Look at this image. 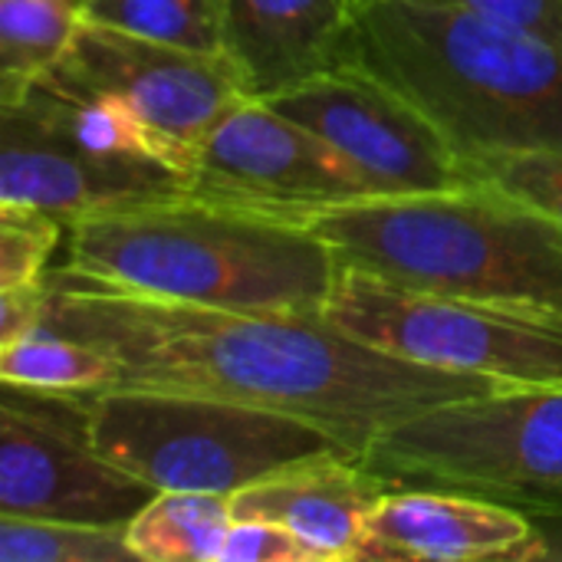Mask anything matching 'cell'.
Returning a JSON list of instances; mask_svg holds the SVG:
<instances>
[{"mask_svg": "<svg viewBox=\"0 0 562 562\" xmlns=\"http://www.w3.org/2000/svg\"><path fill=\"white\" fill-rule=\"evenodd\" d=\"M43 333L115 359V389L191 392L283 412L323 428L362 461L389 428L501 389L375 349L326 316L175 303L72 263L46 270Z\"/></svg>", "mask_w": 562, "mask_h": 562, "instance_id": "obj_1", "label": "cell"}, {"mask_svg": "<svg viewBox=\"0 0 562 562\" xmlns=\"http://www.w3.org/2000/svg\"><path fill=\"white\" fill-rule=\"evenodd\" d=\"M339 66L412 102L461 155L562 148V46L458 0L356 7Z\"/></svg>", "mask_w": 562, "mask_h": 562, "instance_id": "obj_2", "label": "cell"}, {"mask_svg": "<svg viewBox=\"0 0 562 562\" xmlns=\"http://www.w3.org/2000/svg\"><path fill=\"white\" fill-rule=\"evenodd\" d=\"M66 234L72 267L211 310L323 316L342 270L313 231L198 194L79 217Z\"/></svg>", "mask_w": 562, "mask_h": 562, "instance_id": "obj_3", "label": "cell"}, {"mask_svg": "<svg viewBox=\"0 0 562 562\" xmlns=\"http://www.w3.org/2000/svg\"><path fill=\"white\" fill-rule=\"evenodd\" d=\"M270 217L313 231L339 263L402 286L562 313V224L484 184Z\"/></svg>", "mask_w": 562, "mask_h": 562, "instance_id": "obj_4", "label": "cell"}, {"mask_svg": "<svg viewBox=\"0 0 562 562\" xmlns=\"http://www.w3.org/2000/svg\"><path fill=\"white\" fill-rule=\"evenodd\" d=\"M79 398L92 448L155 491L234 497L310 458L349 454L303 418L227 398L158 389H102Z\"/></svg>", "mask_w": 562, "mask_h": 562, "instance_id": "obj_5", "label": "cell"}, {"mask_svg": "<svg viewBox=\"0 0 562 562\" xmlns=\"http://www.w3.org/2000/svg\"><path fill=\"white\" fill-rule=\"evenodd\" d=\"M366 464L395 487H445L530 517L562 514V389H494L389 428Z\"/></svg>", "mask_w": 562, "mask_h": 562, "instance_id": "obj_6", "label": "cell"}, {"mask_svg": "<svg viewBox=\"0 0 562 562\" xmlns=\"http://www.w3.org/2000/svg\"><path fill=\"white\" fill-rule=\"evenodd\" d=\"M323 316L392 356L501 389H562V313L431 293L346 267Z\"/></svg>", "mask_w": 562, "mask_h": 562, "instance_id": "obj_7", "label": "cell"}, {"mask_svg": "<svg viewBox=\"0 0 562 562\" xmlns=\"http://www.w3.org/2000/svg\"><path fill=\"white\" fill-rule=\"evenodd\" d=\"M43 79L69 92H95L122 102L158 138L168 165L184 178L207 132L237 102L254 99L227 53H194L89 20Z\"/></svg>", "mask_w": 562, "mask_h": 562, "instance_id": "obj_8", "label": "cell"}, {"mask_svg": "<svg viewBox=\"0 0 562 562\" xmlns=\"http://www.w3.org/2000/svg\"><path fill=\"white\" fill-rule=\"evenodd\" d=\"M155 494L92 448L79 395L3 385L0 514L128 527Z\"/></svg>", "mask_w": 562, "mask_h": 562, "instance_id": "obj_9", "label": "cell"}, {"mask_svg": "<svg viewBox=\"0 0 562 562\" xmlns=\"http://www.w3.org/2000/svg\"><path fill=\"white\" fill-rule=\"evenodd\" d=\"M267 102L323 138L359 178L366 198L468 184L451 142L412 102L359 69H326Z\"/></svg>", "mask_w": 562, "mask_h": 562, "instance_id": "obj_10", "label": "cell"}, {"mask_svg": "<svg viewBox=\"0 0 562 562\" xmlns=\"http://www.w3.org/2000/svg\"><path fill=\"white\" fill-rule=\"evenodd\" d=\"M188 191L260 214L366 198L346 161L263 99L237 102L201 142Z\"/></svg>", "mask_w": 562, "mask_h": 562, "instance_id": "obj_11", "label": "cell"}, {"mask_svg": "<svg viewBox=\"0 0 562 562\" xmlns=\"http://www.w3.org/2000/svg\"><path fill=\"white\" fill-rule=\"evenodd\" d=\"M0 204L40 207L63 224L171 201L188 178L151 158L99 155L26 105H0Z\"/></svg>", "mask_w": 562, "mask_h": 562, "instance_id": "obj_12", "label": "cell"}, {"mask_svg": "<svg viewBox=\"0 0 562 562\" xmlns=\"http://www.w3.org/2000/svg\"><path fill=\"white\" fill-rule=\"evenodd\" d=\"M533 517L487 497L445 487H395L366 517L356 560H517Z\"/></svg>", "mask_w": 562, "mask_h": 562, "instance_id": "obj_13", "label": "cell"}, {"mask_svg": "<svg viewBox=\"0 0 562 562\" xmlns=\"http://www.w3.org/2000/svg\"><path fill=\"white\" fill-rule=\"evenodd\" d=\"M395 484L352 454H323L283 468L231 497L234 520L280 524L319 562L356 560L366 517Z\"/></svg>", "mask_w": 562, "mask_h": 562, "instance_id": "obj_14", "label": "cell"}, {"mask_svg": "<svg viewBox=\"0 0 562 562\" xmlns=\"http://www.w3.org/2000/svg\"><path fill=\"white\" fill-rule=\"evenodd\" d=\"M356 0H224V53L254 99H273L336 69Z\"/></svg>", "mask_w": 562, "mask_h": 562, "instance_id": "obj_15", "label": "cell"}, {"mask_svg": "<svg viewBox=\"0 0 562 562\" xmlns=\"http://www.w3.org/2000/svg\"><path fill=\"white\" fill-rule=\"evenodd\" d=\"M231 524V497L158 491L132 517L128 547L142 562H221Z\"/></svg>", "mask_w": 562, "mask_h": 562, "instance_id": "obj_16", "label": "cell"}, {"mask_svg": "<svg viewBox=\"0 0 562 562\" xmlns=\"http://www.w3.org/2000/svg\"><path fill=\"white\" fill-rule=\"evenodd\" d=\"M86 0H0V105H16L72 46Z\"/></svg>", "mask_w": 562, "mask_h": 562, "instance_id": "obj_17", "label": "cell"}, {"mask_svg": "<svg viewBox=\"0 0 562 562\" xmlns=\"http://www.w3.org/2000/svg\"><path fill=\"white\" fill-rule=\"evenodd\" d=\"M0 382L30 392L82 395L115 389L119 366L86 342L40 329L20 342L0 346Z\"/></svg>", "mask_w": 562, "mask_h": 562, "instance_id": "obj_18", "label": "cell"}, {"mask_svg": "<svg viewBox=\"0 0 562 562\" xmlns=\"http://www.w3.org/2000/svg\"><path fill=\"white\" fill-rule=\"evenodd\" d=\"M86 20L194 53H224V0H86Z\"/></svg>", "mask_w": 562, "mask_h": 562, "instance_id": "obj_19", "label": "cell"}, {"mask_svg": "<svg viewBox=\"0 0 562 562\" xmlns=\"http://www.w3.org/2000/svg\"><path fill=\"white\" fill-rule=\"evenodd\" d=\"M128 527L0 514V562H135Z\"/></svg>", "mask_w": 562, "mask_h": 562, "instance_id": "obj_20", "label": "cell"}, {"mask_svg": "<svg viewBox=\"0 0 562 562\" xmlns=\"http://www.w3.org/2000/svg\"><path fill=\"white\" fill-rule=\"evenodd\" d=\"M468 184L494 188L562 224V148H510L461 155Z\"/></svg>", "mask_w": 562, "mask_h": 562, "instance_id": "obj_21", "label": "cell"}, {"mask_svg": "<svg viewBox=\"0 0 562 562\" xmlns=\"http://www.w3.org/2000/svg\"><path fill=\"white\" fill-rule=\"evenodd\" d=\"M63 221L40 207L0 204V290L46 280V260L59 240Z\"/></svg>", "mask_w": 562, "mask_h": 562, "instance_id": "obj_22", "label": "cell"}, {"mask_svg": "<svg viewBox=\"0 0 562 562\" xmlns=\"http://www.w3.org/2000/svg\"><path fill=\"white\" fill-rule=\"evenodd\" d=\"M221 562H319L316 553L283 530L280 524L267 520H234L221 550Z\"/></svg>", "mask_w": 562, "mask_h": 562, "instance_id": "obj_23", "label": "cell"}, {"mask_svg": "<svg viewBox=\"0 0 562 562\" xmlns=\"http://www.w3.org/2000/svg\"><path fill=\"white\" fill-rule=\"evenodd\" d=\"M562 46V0H458Z\"/></svg>", "mask_w": 562, "mask_h": 562, "instance_id": "obj_24", "label": "cell"}, {"mask_svg": "<svg viewBox=\"0 0 562 562\" xmlns=\"http://www.w3.org/2000/svg\"><path fill=\"white\" fill-rule=\"evenodd\" d=\"M43 313H46V280L0 290V346L40 333Z\"/></svg>", "mask_w": 562, "mask_h": 562, "instance_id": "obj_25", "label": "cell"}, {"mask_svg": "<svg viewBox=\"0 0 562 562\" xmlns=\"http://www.w3.org/2000/svg\"><path fill=\"white\" fill-rule=\"evenodd\" d=\"M517 560L524 562H562V514L533 517V537L520 547Z\"/></svg>", "mask_w": 562, "mask_h": 562, "instance_id": "obj_26", "label": "cell"}, {"mask_svg": "<svg viewBox=\"0 0 562 562\" xmlns=\"http://www.w3.org/2000/svg\"><path fill=\"white\" fill-rule=\"evenodd\" d=\"M359 7H366V3H379V0H356Z\"/></svg>", "mask_w": 562, "mask_h": 562, "instance_id": "obj_27", "label": "cell"}]
</instances>
